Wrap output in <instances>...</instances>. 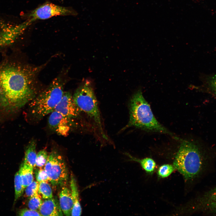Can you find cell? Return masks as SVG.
<instances>
[{
    "label": "cell",
    "instance_id": "obj_18",
    "mask_svg": "<svg viewBox=\"0 0 216 216\" xmlns=\"http://www.w3.org/2000/svg\"><path fill=\"white\" fill-rule=\"evenodd\" d=\"M46 181H42L39 183L38 192L43 199H44L53 197L51 188Z\"/></svg>",
    "mask_w": 216,
    "mask_h": 216
},
{
    "label": "cell",
    "instance_id": "obj_14",
    "mask_svg": "<svg viewBox=\"0 0 216 216\" xmlns=\"http://www.w3.org/2000/svg\"><path fill=\"white\" fill-rule=\"evenodd\" d=\"M126 154L130 158V160L139 163L147 173L150 175L153 173L155 169L156 164L153 159L146 158L142 159H139L133 157L128 153H126Z\"/></svg>",
    "mask_w": 216,
    "mask_h": 216
},
{
    "label": "cell",
    "instance_id": "obj_21",
    "mask_svg": "<svg viewBox=\"0 0 216 216\" xmlns=\"http://www.w3.org/2000/svg\"><path fill=\"white\" fill-rule=\"evenodd\" d=\"M38 188L39 182L33 181L25 188V194L27 197L29 198L38 192Z\"/></svg>",
    "mask_w": 216,
    "mask_h": 216
},
{
    "label": "cell",
    "instance_id": "obj_1",
    "mask_svg": "<svg viewBox=\"0 0 216 216\" xmlns=\"http://www.w3.org/2000/svg\"><path fill=\"white\" fill-rule=\"evenodd\" d=\"M43 66L16 63L0 66V107L12 111L34 98L37 94L36 77Z\"/></svg>",
    "mask_w": 216,
    "mask_h": 216
},
{
    "label": "cell",
    "instance_id": "obj_25",
    "mask_svg": "<svg viewBox=\"0 0 216 216\" xmlns=\"http://www.w3.org/2000/svg\"><path fill=\"white\" fill-rule=\"evenodd\" d=\"M206 84L216 92V74L209 76L206 79Z\"/></svg>",
    "mask_w": 216,
    "mask_h": 216
},
{
    "label": "cell",
    "instance_id": "obj_19",
    "mask_svg": "<svg viewBox=\"0 0 216 216\" xmlns=\"http://www.w3.org/2000/svg\"><path fill=\"white\" fill-rule=\"evenodd\" d=\"M28 206L30 209L37 210L39 209L43 201L39 192L29 198Z\"/></svg>",
    "mask_w": 216,
    "mask_h": 216
},
{
    "label": "cell",
    "instance_id": "obj_9",
    "mask_svg": "<svg viewBox=\"0 0 216 216\" xmlns=\"http://www.w3.org/2000/svg\"><path fill=\"white\" fill-rule=\"evenodd\" d=\"M54 110L73 119L77 117L81 112L74 103L73 96L68 92H64L61 100Z\"/></svg>",
    "mask_w": 216,
    "mask_h": 216
},
{
    "label": "cell",
    "instance_id": "obj_2",
    "mask_svg": "<svg viewBox=\"0 0 216 216\" xmlns=\"http://www.w3.org/2000/svg\"><path fill=\"white\" fill-rule=\"evenodd\" d=\"M129 109V119L126 128L134 127L146 131L166 134L175 139H179L157 121L141 89L137 90L132 96Z\"/></svg>",
    "mask_w": 216,
    "mask_h": 216
},
{
    "label": "cell",
    "instance_id": "obj_5",
    "mask_svg": "<svg viewBox=\"0 0 216 216\" xmlns=\"http://www.w3.org/2000/svg\"><path fill=\"white\" fill-rule=\"evenodd\" d=\"M64 83L60 77L55 78L44 91L30 102L32 115L41 119L53 112L64 93Z\"/></svg>",
    "mask_w": 216,
    "mask_h": 216
},
{
    "label": "cell",
    "instance_id": "obj_16",
    "mask_svg": "<svg viewBox=\"0 0 216 216\" xmlns=\"http://www.w3.org/2000/svg\"><path fill=\"white\" fill-rule=\"evenodd\" d=\"M15 199L16 202L22 195L25 188L23 185L19 171L15 174L14 177Z\"/></svg>",
    "mask_w": 216,
    "mask_h": 216
},
{
    "label": "cell",
    "instance_id": "obj_23",
    "mask_svg": "<svg viewBox=\"0 0 216 216\" xmlns=\"http://www.w3.org/2000/svg\"><path fill=\"white\" fill-rule=\"evenodd\" d=\"M35 176L37 181L40 182L42 181L49 182V179L44 169L39 168L36 169Z\"/></svg>",
    "mask_w": 216,
    "mask_h": 216
},
{
    "label": "cell",
    "instance_id": "obj_6",
    "mask_svg": "<svg viewBox=\"0 0 216 216\" xmlns=\"http://www.w3.org/2000/svg\"><path fill=\"white\" fill-rule=\"evenodd\" d=\"M44 169L49 182L55 188L65 186L68 179V170L63 157L54 150L49 155Z\"/></svg>",
    "mask_w": 216,
    "mask_h": 216
},
{
    "label": "cell",
    "instance_id": "obj_24",
    "mask_svg": "<svg viewBox=\"0 0 216 216\" xmlns=\"http://www.w3.org/2000/svg\"><path fill=\"white\" fill-rule=\"evenodd\" d=\"M19 216H42L39 212L27 208L21 210L18 213Z\"/></svg>",
    "mask_w": 216,
    "mask_h": 216
},
{
    "label": "cell",
    "instance_id": "obj_7",
    "mask_svg": "<svg viewBox=\"0 0 216 216\" xmlns=\"http://www.w3.org/2000/svg\"><path fill=\"white\" fill-rule=\"evenodd\" d=\"M76 12L72 8L51 3L44 4L32 11L28 19L33 22L38 20H46L57 16H76Z\"/></svg>",
    "mask_w": 216,
    "mask_h": 216
},
{
    "label": "cell",
    "instance_id": "obj_13",
    "mask_svg": "<svg viewBox=\"0 0 216 216\" xmlns=\"http://www.w3.org/2000/svg\"><path fill=\"white\" fill-rule=\"evenodd\" d=\"M36 141L32 140L29 142L25 151L24 163L34 168L36 166Z\"/></svg>",
    "mask_w": 216,
    "mask_h": 216
},
{
    "label": "cell",
    "instance_id": "obj_26",
    "mask_svg": "<svg viewBox=\"0 0 216 216\" xmlns=\"http://www.w3.org/2000/svg\"><path fill=\"white\" fill-rule=\"evenodd\" d=\"M2 34V30H0V38L1 37Z\"/></svg>",
    "mask_w": 216,
    "mask_h": 216
},
{
    "label": "cell",
    "instance_id": "obj_20",
    "mask_svg": "<svg viewBox=\"0 0 216 216\" xmlns=\"http://www.w3.org/2000/svg\"><path fill=\"white\" fill-rule=\"evenodd\" d=\"M49 155L45 150L40 151L37 154L36 159V166L41 168L46 164Z\"/></svg>",
    "mask_w": 216,
    "mask_h": 216
},
{
    "label": "cell",
    "instance_id": "obj_11",
    "mask_svg": "<svg viewBox=\"0 0 216 216\" xmlns=\"http://www.w3.org/2000/svg\"><path fill=\"white\" fill-rule=\"evenodd\" d=\"M39 211L42 216L63 215L59 202L53 197L45 199L43 202Z\"/></svg>",
    "mask_w": 216,
    "mask_h": 216
},
{
    "label": "cell",
    "instance_id": "obj_15",
    "mask_svg": "<svg viewBox=\"0 0 216 216\" xmlns=\"http://www.w3.org/2000/svg\"><path fill=\"white\" fill-rule=\"evenodd\" d=\"M33 169V167L23 163L19 171L25 188L34 181Z\"/></svg>",
    "mask_w": 216,
    "mask_h": 216
},
{
    "label": "cell",
    "instance_id": "obj_10",
    "mask_svg": "<svg viewBox=\"0 0 216 216\" xmlns=\"http://www.w3.org/2000/svg\"><path fill=\"white\" fill-rule=\"evenodd\" d=\"M59 198V205L63 214L66 216L71 215L74 204L70 189L66 185L62 187Z\"/></svg>",
    "mask_w": 216,
    "mask_h": 216
},
{
    "label": "cell",
    "instance_id": "obj_3",
    "mask_svg": "<svg viewBox=\"0 0 216 216\" xmlns=\"http://www.w3.org/2000/svg\"><path fill=\"white\" fill-rule=\"evenodd\" d=\"M180 144L172 158V164L187 182L199 173L202 166L200 152L197 146L190 141L181 140Z\"/></svg>",
    "mask_w": 216,
    "mask_h": 216
},
{
    "label": "cell",
    "instance_id": "obj_4",
    "mask_svg": "<svg viewBox=\"0 0 216 216\" xmlns=\"http://www.w3.org/2000/svg\"><path fill=\"white\" fill-rule=\"evenodd\" d=\"M73 100L81 112H84L105 140L108 139L104 131L98 103L91 82H84L76 90Z\"/></svg>",
    "mask_w": 216,
    "mask_h": 216
},
{
    "label": "cell",
    "instance_id": "obj_8",
    "mask_svg": "<svg viewBox=\"0 0 216 216\" xmlns=\"http://www.w3.org/2000/svg\"><path fill=\"white\" fill-rule=\"evenodd\" d=\"M73 120L54 110L49 116L48 124L50 129L58 134L66 136L74 124Z\"/></svg>",
    "mask_w": 216,
    "mask_h": 216
},
{
    "label": "cell",
    "instance_id": "obj_22",
    "mask_svg": "<svg viewBox=\"0 0 216 216\" xmlns=\"http://www.w3.org/2000/svg\"><path fill=\"white\" fill-rule=\"evenodd\" d=\"M15 41L14 37L7 32H4L0 38V47L13 43Z\"/></svg>",
    "mask_w": 216,
    "mask_h": 216
},
{
    "label": "cell",
    "instance_id": "obj_12",
    "mask_svg": "<svg viewBox=\"0 0 216 216\" xmlns=\"http://www.w3.org/2000/svg\"><path fill=\"white\" fill-rule=\"evenodd\" d=\"M70 177V187L74 204L71 215L80 216L81 214L82 210L80 201L79 191L76 182L72 173Z\"/></svg>",
    "mask_w": 216,
    "mask_h": 216
},
{
    "label": "cell",
    "instance_id": "obj_17",
    "mask_svg": "<svg viewBox=\"0 0 216 216\" xmlns=\"http://www.w3.org/2000/svg\"><path fill=\"white\" fill-rule=\"evenodd\" d=\"M176 170L172 164H164L160 166L157 171L160 178H165L169 176Z\"/></svg>",
    "mask_w": 216,
    "mask_h": 216
}]
</instances>
